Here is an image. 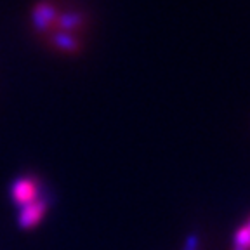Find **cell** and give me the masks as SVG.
<instances>
[{
  "instance_id": "ba28073f",
  "label": "cell",
  "mask_w": 250,
  "mask_h": 250,
  "mask_svg": "<svg viewBox=\"0 0 250 250\" xmlns=\"http://www.w3.org/2000/svg\"><path fill=\"white\" fill-rule=\"evenodd\" d=\"M234 250H243V249H234Z\"/></svg>"
},
{
  "instance_id": "52a82bcc",
  "label": "cell",
  "mask_w": 250,
  "mask_h": 250,
  "mask_svg": "<svg viewBox=\"0 0 250 250\" xmlns=\"http://www.w3.org/2000/svg\"><path fill=\"white\" fill-rule=\"evenodd\" d=\"M184 250H198V234L193 233L188 236L186 243H184Z\"/></svg>"
},
{
  "instance_id": "6da1fadb",
  "label": "cell",
  "mask_w": 250,
  "mask_h": 250,
  "mask_svg": "<svg viewBox=\"0 0 250 250\" xmlns=\"http://www.w3.org/2000/svg\"><path fill=\"white\" fill-rule=\"evenodd\" d=\"M58 9L51 2H39L31 11V24L37 31H43V33H51L56 26V20H58Z\"/></svg>"
},
{
  "instance_id": "8992f818",
  "label": "cell",
  "mask_w": 250,
  "mask_h": 250,
  "mask_svg": "<svg viewBox=\"0 0 250 250\" xmlns=\"http://www.w3.org/2000/svg\"><path fill=\"white\" fill-rule=\"evenodd\" d=\"M234 245L236 249H243V250H249L250 249V228L249 224L243 228H240L234 234Z\"/></svg>"
},
{
  "instance_id": "277c9868",
  "label": "cell",
  "mask_w": 250,
  "mask_h": 250,
  "mask_svg": "<svg viewBox=\"0 0 250 250\" xmlns=\"http://www.w3.org/2000/svg\"><path fill=\"white\" fill-rule=\"evenodd\" d=\"M45 208H47L45 200H37L35 203H31V205H28V207L21 208L20 217H18L20 226L21 228H31L33 224H37L40 219H42Z\"/></svg>"
},
{
  "instance_id": "5b68a950",
  "label": "cell",
  "mask_w": 250,
  "mask_h": 250,
  "mask_svg": "<svg viewBox=\"0 0 250 250\" xmlns=\"http://www.w3.org/2000/svg\"><path fill=\"white\" fill-rule=\"evenodd\" d=\"M83 26H85V18L80 12H62L56 20L54 30L68 31V33L75 35V31L82 30Z\"/></svg>"
},
{
  "instance_id": "7a4b0ae2",
  "label": "cell",
  "mask_w": 250,
  "mask_h": 250,
  "mask_svg": "<svg viewBox=\"0 0 250 250\" xmlns=\"http://www.w3.org/2000/svg\"><path fill=\"white\" fill-rule=\"evenodd\" d=\"M37 193H39V188H37V183L31 177H21V179L12 183L11 195L14 203L20 208H24L31 203H35Z\"/></svg>"
},
{
  "instance_id": "9c48e42d",
  "label": "cell",
  "mask_w": 250,
  "mask_h": 250,
  "mask_svg": "<svg viewBox=\"0 0 250 250\" xmlns=\"http://www.w3.org/2000/svg\"><path fill=\"white\" fill-rule=\"evenodd\" d=\"M249 228H250V221H249Z\"/></svg>"
},
{
  "instance_id": "3957f363",
  "label": "cell",
  "mask_w": 250,
  "mask_h": 250,
  "mask_svg": "<svg viewBox=\"0 0 250 250\" xmlns=\"http://www.w3.org/2000/svg\"><path fill=\"white\" fill-rule=\"evenodd\" d=\"M49 40L54 45V49H58L59 52H66V54H75L80 51V45H82L77 35L61 30H52L49 33Z\"/></svg>"
}]
</instances>
